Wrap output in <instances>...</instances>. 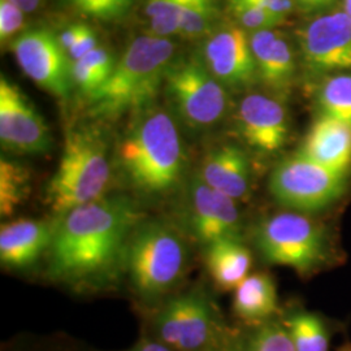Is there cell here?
<instances>
[{"instance_id":"obj_1","label":"cell","mask_w":351,"mask_h":351,"mask_svg":"<svg viewBox=\"0 0 351 351\" xmlns=\"http://www.w3.org/2000/svg\"><path fill=\"white\" fill-rule=\"evenodd\" d=\"M141 221L125 195L104 197L60 216L49 250L51 277L75 287H99L125 268L128 243Z\"/></svg>"},{"instance_id":"obj_2","label":"cell","mask_w":351,"mask_h":351,"mask_svg":"<svg viewBox=\"0 0 351 351\" xmlns=\"http://www.w3.org/2000/svg\"><path fill=\"white\" fill-rule=\"evenodd\" d=\"M117 162L137 193L160 198L178 188L186 171V155L176 120L151 104L136 112L117 147Z\"/></svg>"},{"instance_id":"obj_3","label":"cell","mask_w":351,"mask_h":351,"mask_svg":"<svg viewBox=\"0 0 351 351\" xmlns=\"http://www.w3.org/2000/svg\"><path fill=\"white\" fill-rule=\"evenodd\" d=\"M176 46L168 38H134L116 62L110 78L88 98L90 114L117 119L152 104L175 60Z\"/></svg>"},{"instance_id":"obj_4","label":"cell","mask_w":351,"mask_h":351,"mask_svg":"<svg viewBox=\"0 0 351 351\" xmlns=\"http://www.w3.org/2000/svg\"><path fill=\"white\" fill-rule=\"evenodd\" d=\"M112 165L101 132L81 126L68 133L56 172L46 186L45 202L63 216L77 207L107 197Z\"/></svg>"},{"instance_id":"obj_5","label":"cell","mask_w":351,"mask_h":351,"mask_svg":"<svg viewBox=\"0 0 351 351\" xmlns=\"http://www.w3.org/2000/svg\"><path fill=\"white\" fill-rule=\"evenodd\" d=\"M188 245L181 233L162 220L139 221L126 249L125 269L142 298L156 300L182 278Z\"/></svg>"},{"instance_id":"obj_6","label":"cell","mask_w":351,"mask_h":351,"mask_svg":"<svg viewBox=\"0 0 351 351\" xmlns=\"http://www.w3.org/2000/svg\"><path fill=\"white\" fill-rule=\"evenodd\" d=\"M255 245L267 263L311 274L329 263L332 241L326 226L307 213L287 211L263 219Z\"/></svg>"},{"instance_id":"obj_7","label":"cell","mask_w":351,"mask_h":351,"mask_svg":"<svg viewBox=\"0 0 351 351\" xmlns=\"http://www.w3.org/2000/svg\"><path fill=\"white\" fill-rule=\"evenodd\" d=\"M164 90L176 119L194 132L217 125L230 107L229 90L199 55L175 59L167 71Z\"/></svg>"},{"instance_id":"obj_8","label":"cell","mask_w":351,"mask_h":351,"mask_svg":"<svg viewBox=\"0 0 351 351\" xmlns=\"http://www.w3.org/2000/svg\"><path fill=\"white\" fill-rule=\"evenodd\" d=\"M348 177L298 151L275 167L269 177V191L289 211L313 215L329 208L343 197Z\"/></svg>"},{"instance_id":"obj_9","label":"cell","mask_w":351,"mask_h":351,"mask_svg":"<svg viewBox=\"0 0 351 351\" xmlns=\"http://www.w3.org/2000/svg\"><path fill=\"white\" fill-rule=\"evenodd\" d=\"M304 75L322 81L351 71V19L342 10L315 14L300 30Z\"/></svg>"},{"instance_id":"obj_10","label":"cell","mask_w":351,"mask_h":351,"mask_svg":"<svg viewBox=\"0 0 351 351\" xmlns=\"http://www.w3.org/2000/svg\"><path fill=\"white\" fill-rule=\"evenodd\" d=\"M14 59L33 82L51 95L69 98L73 82V62L59 37L46 27L25 30L11 42Z\"/></svg>"},{"instance_id":"obj_11","label":"cell","mask_w":351,"mask_h":351,"mask_svg":"<svg viewBox=\"0 0 351 351\" xmlns=\"http://www.w3.org/2000/svg\"><path fill=\"white\" fill-rule=\"evenodd\" d=\"M237 203L195 173L185 186L182 201V217L190 236L204 247L219 239H243Z\"/></svg>"},{"instance_id":"obj_12","label":"cell","mask_w":351,"mask_h":351,"mask_svg":"<svg viewBox=\"0 0 351 351\" xmlns=\"http://www.w3.org/2000/svg\"><path fill=\"white\" fill-rule=\"evenodd\" d=\"M160 341L177 351H203L216 337L211 302L202 291H189L168 302L156 317Z\"/></svg>"},{"instance_id":"obj_13","label":"cell","mask_w":351,"mask_h":351,"mask_svg":"<svg viewBox=\"0 0 351 351\" xmlns=\"http://www.w3.org/2000/svg\"><path fill=\"white\" fill-rule=\"evenodd\" d=\"M0 141L3 149L20 155H43L52 147L50 129L24 91L0 78Z\"/></svg>"},{"instance_id":"obj_14","label":"cell","mask_w":351,"mask_h":351,"mask_svg":"<svg viewBox=\"0 0 351 351\" xmlns=\"http://www.w3.org/2000/svg\"><path fill=\"white\" fill-rule=\"evenodd\" d=\"M201 58L229 91L246 90L259 82L250 33L236 23L216 26L206 37Z\"/></svg>"},{"instance_id":"obj_15","label":"cell","mask_w":351,"mask_h":351,"mask_svg":"<svg viewBox=\"0 0 351 351\" xmlns=\"http://www.w3.org/2000/svg\"><path fill=\"white\" fill-rule=\"evenodd\" d=\"M241 139L261 154H276L289 138L288 111L276 97L252 93L245 95L236 111Z\"/></svg>"},{"instance_id":"obj_16","label":"cell","mask_w":351,"mask_h":351,"mask_svg":"<svg viewBox=\"0 0 351 351\" xmlns=\"http://www.w3.org/2000/svg\"><path fill=\"white\" fill-rule=\"evenodd\" d=\"M252 56L259 82L277 95H287L297 77V62L291 43L276 29L250 33Z\"/></svg>"},{"instance_id":"obj_17","label":"cell","mask_w":351,"mask_h":351,"mask_svg":"<svg viewBox=\"0 0 351 351\" xmlns=\"http://www.w3.org/2000/svg\"><path fill=\"white\" fill-rule=\"evenodd\" d=\"M56 224L21 219L0 229V262L5 268L24 269L37 263L50 250Z\"/></svg>"},{"instance_id":"obj_18","label":"cell","mask_w":351,"mask_h":351,"mask_svg":"<svg viewBox=\"0 0 351 351\" xmlns=\"http://www.w3.org/2000/svg\"><path fill=\"white\" fill-rule=\"evenodd\" d=\"M198 176L208 186L233 201H245L250 195V159L237 145L226 143L210 151L202 163Z\"/></svg>"},{"instance_id":"obj_19","label":"cell","mask_w":351,"mask_h":351,"mask_svg":"<svg viewBox=\"0 0 351 351\" xmlns=\"http://www.w3.org/2000/svg\"><path fill=\"white\" fill-rule=\"evenodd\" d=\"M316 163L339 173L351 169V124L317 114L300 150Z\"/></svg>"},{"instance_id":"obj_20","label":"cell","mask_w":351,"mask_h":351,"mask_svg":"<svg viewBox=\"0 0 351 351\" xmlns=\"http://www.w3.org/2000/svg\"><path fill=\"white\" fill-rule=\"evenodd\" d=\"M251 263L252 256L243 239H219L206 246L207 269L221 290H236L249 276Z\"/></svg>"},{"instance_id":"obj_21","label":"cell","mask_w":351,"mask_h":351,"mask_svg":"<svg viewBox=\"0 0 351 351\" xmlns=\"http://www.w3.org/2000/svg\"><path fill=\"white\" fill-rule=\"evenodd\" d=\"M277 306L276 285L267 274L249 275L234 290L233 308L245 322H265L276 313Z\"/></svg>"},{"instance_id":"obj_22","label":"cell","mask_w":351,"mask_h":351,"mask_svg":"<svg viewBox=\"0 0 351 351\" xmlns=\"http://www.w3.org/2000/svg\"><path fill=\"white\" fill-rule=\"evenodd\" d=\"M32 191V176L24 164L8 158L0 160V213L11 216Z\"/></svg>"},{"instance_id":"obj_23","label":"cell","mask_w":351,"mask_h":351,"mask_svg":"<svg viewBox=\"0 0 351 351\" xmlns=\"http://www.w3.org/2000/svg\"><path fill=\"white\" fill-rule=\"evenodd\" d=\"M317 114L351 124V73L329 75L320 81L315 94Z\"/></svg>"},{"instance_id":"obj_24","label":"cell","mask_w":351,"mask_h":351,"mask_svg":"<svg viewBox=\"0 0 351 351\" xmlns=\"http://www.w3.org/2000/svg\"><path fill=\"white\" fill-rule=\"evenodd\" d=\"M116 62L111 51L98 46L82 59L73 62L75 86L88 98L110 78Z\"/></svg>"},{"instance_id":"obj_25","label":"cell","mask_w":351,"mask_h":351,"mask_svg":"<svg viewBox=\"0 0 351 351\" xmlns=\"http://www.w3.org/2000/svg\"><path fill=\"white\" fill-rule=\"evenodd\" d=\"M285 329L297 351H328L329 333L317 315L298 311L290 315Z\"/></svg>"},{"instance_id":"obj_26","label":"cell","mask_w":351,"mask_h":351,"mask_svg":"<svg viewBox=\"0 0 351 351\" xmlns=\"http://www.w3.org/2000/svg\"><path fill=\"white\" fill-rule=\"evenodd\" d=\"M219 19L217 0H182L180 36L188 39L207 37Z\"/></svg>"},{"instance_id":"obj_27","label":"cell","mask_w":351,"mask_h":351,"mask_svg":"<svg viewBox=\"0 0 351 351\" xmlns=\"http://www.w3.org/2000/svg\"><path fill=\"white\" fill-rule=\"evenodd\" d=\"M145 14L151 36L169 39L180 34L182 0H145Z\"/></svg>"},{"instance_id":"obj_28","label":"cell","mask_w":351,"mask_h":351,"mask_svg":"<svg viewBox=\"0 0 351 351\" xmlns=\"http://www.w3.org/2000/svg\"><path fill=\"white\" fill-rule=\"evenodd\" d=\"M228 3L236 24L249 33L264 29H276L277 26L282 24V21L268 10L250 0H228Z\"/></svg>"},{"instance_id":"obj_29","label":"cell","mask_w":351,"mask_h":351,"mask_svg":"<svg viewBox=\"0 0 351 351\" xmlns=\"http://www.w3.org/2000/svg\"><path fill=\"white\" fill-rule=\"evenodd\" d=\"M78 12L111 23L125 19L136 0H65Z\"/></svg>"},{"instance_id":"obj_30","label":"cell","mask_w":351,"mask_h":351,"mask_svg":"<svg viewBox=\"0 0 351 351\" xmlns=\"http://www.w3.org/2000/svg\"><path fill=\"white\" fill-rule=\"evenodd\" d=\"M247 351H297L285 326L265 324L252 336Z\"/></svg>"},{"instance_id":"obj_31","label":"cell","mask_w":351,"mask_h":351,"mask_svg":"<svg viewBox=\"0 0 351 351\" xmlns=\"http://www.w3.org/2000/svg\"><path fill=\"white\" fill-rule=\"evenodd\" d=\"M25 12L10 0H0V39L12 42L19 37L25 25Z\"/></svg>"},{"instance_id":"obj_32","label":"cell","mask_w":351,"mask_h":351,"mask_svg":"<svg viewBox=\"0 0 351 351\" xmlns=\"http://www.w3.org/2000/svg\"><path fill=\"white\" fill-rule=\"evenodd\" d=\"M98 46H99L98 38L93 32V29L88 27V32L68 50V56L71 58L72 62H77V60L82 59L84 56H86L88 52L95 50Z\"/></svg>"},{"instance_id":"obj_33","label":"cell","mask_w":351,"mask_h":351,"mask_svg":"<svg viewBox=\"0 0 351 351\" xmlns=\"http://www.w3.org/2000/svg\"><path fill=\"white\" fill-rule=\"evenodd\" d=\"M295 7L301 10L302 12L311 13V14H319V13L328 12L330 11L337 0H293Z\"/></svg>"},{"instance_id":"obj_34","label":"cell","mask_w":351,"mask_h":351,"mask_svg":"<svg viewBox=\"0 0 351 351\" xmlns=\"http://www.w3.org/2000/svg\"><path fill=\"white\" fill-rule=\"evenodd\" d=\"M88 26L85 24H73V25L66 26L63 32L58 36L64 50L68 52V50L75 45V42L88 32Z\"/></svg>"},{"instance_id":"obj_35","label":"cell","mask_w":351,"mask_h":351,"mask_svg":"<svg viewBox=\"0 0 351 351\" xmlns=\"http://www.w3.org/2000/svg\"><path fill=\"white\" fill-rule=\"evenodd\" d=\"M169 346H167L162 341H151V339H145L142 342L137 343L134 348H132L128 351H172Z\"/></svg>"},{"instance_id":"obj_36","label":"cell","mask_w":351,"mask_h":351,"mask_svg":"<svg viewBox=\"0 0 351 351\" xmlns=\"http://www.w3.org/2000/svg\"><path fill=\"white\" fill-rule=\"evenodd\" d=\"M17 7H20L25 13H32L37 11L42 0H10Z\"/></svg>"},{"instance_id":"obj_37","label":"cell","mask_w":351,"mask_h":351,"mask_svg":"<svg viewBox=\"0 0 351 351\" xmlns=\"http://www.w3.org/2000/svg\"><path fill=\"white\" fill-rule=\"evenodd\" d=\"M341 10L346 13L351 19V0H342V7Z\"/></svg>"},{"instance_id":"obj_38","label":"cell","mask_w":351,"mask_h":351,"mask_svg":"<svg viewBox=\"0 0 351 351\" xmlns=\"http://www.w3.org/2000/svg\"><path fill=\"white\" fill-rule=\"evenodd\" d=\"M339 351H351V345L350 346H346V348H343V349H341Z\"/></svg>"},{"instance_id":"obj_39","label":"cell","mask_w":351,"mask_h":351,"mask_svg":"<svg viewBox=\"0 0 351 351\" xmlns=\"http://www.w3.org/2000/svg\"><path fill=\"white\" fill-rule=\"evenodd\" d=\"M224 351H239V350H233V349H229V350H224Z\"/></svg>"}]
</instances>
